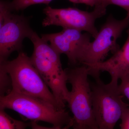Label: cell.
<instances>
[{"mask_svg":"<svg viewBox=\"0 0 129 129\" xmlns=\"http://www.w3.org/2000/svg\"><path fill=\"white\" fill-rule=\"evenodd\" d=\"M30 40L34 45L30 59L33 64L63 109L69 91L67 87L68 79L63 69L60 53L48 42L35 32Z\"/></svg>","mask_w":129,"mask_h":129,"instance_id":"cell-1","label":"cell"},{"mask_svg":"<svg viewBox=\"0 0 129 129\" xmlns=\"http://www.w3.org/2000/svg\"><path fill=\"white\" fill-rule=\"evenodd\" d=\"M0 108L12 109L32 121L49 123L53 129H69L73 125V117L65 109L60 110L43 99L12 90L0 97Z\"/></svg>","mask_w":129,"mask_h":129,"instance_id":"cell-2","label":"cell"},{"mask_svg":"<svg viewBox=\"0 0 129 129\" xmlns=\"http://www.w3.org/2000/svg\"><path fill=\"white\" fill-rule=\"evenodd\" d=\"M68 82L72 89L67 100L73 116L75 129H99L92 110V92L88 81L86 65L74 66L64 69Z\"/></svg>","mask_w":129,"mask_h":129,"instance_id":"cell-3","label":"cell"},{"mask_svg":"<svg viewBox=\"0 0 129 129\" xmlns=\"http://www.w3.org/2000/svg\"><path fill=\"white\" fill-rule=\"evenodd\" d=\"M0 67L9 74L13 91L43 99L60 110L65 109L58 104L32 63L30 58L22 51L19 52L14 60L0 62Z\"/></svg>","mask_w":129,"mask_h":129,"instance_id":"cell-4","label":"cell"},{"mask_svg":"<svg viewBox=\"0 0 129 129\" xmlns=\"http://www.w3.org/2000/svg\"><path fill=\"white\" fill-rule=\"evenodd\" d=\"M90 84L92 110L99 129L114 128L125 109L129 106L123 101L118 83L105 84L100 78Z\"/></svg>","mask_w":129,"mask_h":129,"instance_id":"cell-5","label":"cell"},{"mask_svg":"<svg viewBox=\"0 0 129 129\" xmlns=\"http://www.w3.org/2000/svg\"><path fill=\"white\" fill-rule=\"evenodd\" d=\"M30 17L10 11L6 1L0 2V62L8 60L12 52H19L26 38L30 39L35 31L30 26Z\"/></svg>","mask_w":129,"mask_h":129,"instance_id":"cell-6","label":"cell"},{"mask_svg":"<svg viewBox=\"0 0 129 129\" xmlns=\"http://www.w3.org/2000/svg\"><path fill=\"white\" fill-rule=\"evenodd\" d=\"M129 25V18L126 16L117 20L110 15L102 25L94 40L84 49L79 59V64H94L103 61L108 53L114 54L120 49L117 43L122 32Z\"/></svg>","mask_w":129,"mask_h":129,"instance_id":"cell-7","label":"cell"},{"mask_svg":"<svg viewBox=\"0 0 129 129\" xmlns=\"http://www.w3.org/2000/svg\"><path fill=\"white\" fill-rule=\"evenodd\" d=\"M107 7L103 5L95 7L92 12L82 11L76 8H54L47 6L43 9L46 17L42 25L45 27L53 25L63 28H72L85 31L95 38L98 31L95 26L97 19L104 16Z\"/></svg>","mask_w":129,"mask_h":129,"instance_id":"cell-8","label":"cell"},{"mask_svg":"<svg viewBox=\"0 0 129 129\" xmlns=\"http://www.w3.org/2000/svg\"><path fill=\"white\" fill-rule=\"evenodd\" d=\"M80 30L72 28H63L60 32L44 34L41 38L48 42L60 54L68 57L71 67L79 65V58L90 42L91 35L88 32L82 33Z\"/></svg>","mask_w":129,"mask_h":129,"instance_id":"cell-9","label":"cell"},{"mask_svg":"<svg viewBox=\"0 0 129 129\" xmlns=\"http://www.w3.org/2000/svg\"><path fill=\"white\" fill-rule=\"evenodd\" d=\"M127 39L122 48L110 58L106 61L87 64L89 75L100 73V72H108L111 82L118 83L119 79L129 77V28L127 30Z\"/></svg>","mask_w":129,"mask_h":129,"instance_id":"cell-10","label":"cell"},{"mask_svg":"<svg viewBox=\"0 0 129 129\" xmlns=\"http://www.w3.org/2000/svg\"><path fill=\"white\" fill-rule=\"evenodd\" d=\"M5 110L0 108V129H24L31 125V123H25L14 119L8 115Z\"/></svg>","mask_w":129,"mask_h":129,"instance_id":"cell-11","label":"cell"},{"mask_svg":"<svg viewBox=\"0 0 129 129\" xmlns=\"http://www.w3.org/2000/svg\"><path fill=\"white\" fill-rule=\"evenodd\" d=\"M53 0H13L11 2L6 1L8 7L12 12L23 11L29 7L38 4L49 5Z\"/></svg>","mask_w":129,"mask_h":129,"instance_id":"cell-12","label":"cell"},{"mask_svg":"<svg viewBox=\"0 0 129 129\" xmlns=\"http://www.w3.org/2000/svg\"><path fill=\"white\" fill-rule=\"evenodd\" d=\"M0 97H2L11 91L12 84L9 74L1 67H0Z\"/></svg>","mask_w":129,"mask_h":129,"instance_id":"cell-13","label":"cell"},{"mask_svg":"<svg viewBox=\"0 0 129 129\" xmlns=\"http://www.w3.org/2000/svg\"><path fill=\"white\" fill-rule=\"evenodd\" d=\"M103 5L106 7L110 5H114L122 8L127 12L129 18V0H103Z\"/></svg>","mask_w":129,"mask_h":129,"instance_id":"cell-14","label":"cell"},{"mask_svg":"<svg viewBox=\"0 0 129 129\" xmlns=\"http://www.w3.org/2000/svg\"><path fill=\"white\" fill-rule=\"evenodd\" d=\"M121 83L119 85L120 94L125 96L129 101V77L121 79Z\"/></svg>","mask_w":129,"mask_h":129,"instance_id":"cell-15","label":"cell"},{"mask_svg":"<svg viewBox=\"0 0 129 129\" xmlns=\"http://www.w3.org/2000/svg\"><path fill=\"white\" fill-rule=\"evenodd\" d=\"M120 119V129H129V106L125 109L122 113Z\"/></svg>","mask_w":129,"mask_h":129,"instance_id":"cell-16","label":"cell"},{"mask_svg":"<svg viewBox=\"0 0 129 129\" xmlns=\"http://www.w3.org/2000/svg\"><path fill=\"white\" fill-rule=\"evenodd\" d=\"M75 4H83L91 7L98 6L102 5L103 0H69Z\"/></svg>","mask_w":129,"mask_h":129,"instance_id":"cell-17","label":"cell"}]
</instances>
